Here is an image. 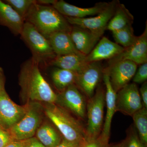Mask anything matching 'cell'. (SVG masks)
Returning a JSON list of instances; mask_svg holds the SVG:
<instances>
[{"label": "cell", "instance_id": "1", "mask_svg": "<svg viewBox=\"0 0 147 147\" xmlns=\"http://www.w3.org/2000/svg\"><path fill=\"white\" fill-rule=\"evenodd\" d=\"M39 66L32 58L22 64L19 76L21 98L26 103H55L57 94L42 76Z\"/></svg>", "mask_w": 147, "mask_h": 147}, {"label": "cell", "instance_id": "2", "mask_svg": "<svg viewBox=\"0 0 147 147\" xmlns=\"http://www.w3.org/2000/svg\"><path fill=\"white\" fill-rule=\"evenodd\" d=\"M32 24L46 38L58 32H69L72 26L65 17L53 6L42 5L36 2L32 6L25 18V22Z\"/></svg>", "mask_w": 147, "mask_h": 147}, {"label": "cell", "instance_id": "3", "mask_svg": "<svg viewBox=\"0 0 147 147\" xmlns=\"http://www.w3.org/2000/svg\"><path fill=\"white\" fill-rule=\"evenodd\" d=\"M44 114L63 139L82 143L86 139V127L80 120L64 108L55 104L43 103Z\"/></svg>", "mask_w": 147, "mask_h": 147}, {"label": "cell", "instance_id": "4", "mask_svg": "<svg viewBox=\"0 0 147 147\" xmlns=\"http://www.w3.org/2000/svg\"><path fill=\"white\" fill-rule=\"evenodd\" d=\"M20 35L30 50L32 59L39 65H48L56 57L48 39L32 24L25 21Z\"/></svg>", "mask_w": 147, "mask_h": 147}, {"label": "cell", "instance_id": "5", "mask_svg": "<svg viewBox=\"0 0 147 147\" xmlns=\"http://www.w3.org/2000/svg\"><path fill=\"white\" fill-rule=\"evenodd\" d=\"M25 105L26 111L24 117L8 130L13 140L33 138L42 123L44 113L42 104L32 101Z\"/></svg>", "mask_w": 147, "mask_h": 147}, {"label": "cell", "instance_id": "6", "mask_svg": "<svg viewBox=\"0 0 147 147\" xmlns=\"http://www.w3.org/2000/svg\"><path fill=\"white\" fill-rule=\"evenodd\" d=\"M105 92L102 88H98L94 95L87 101L86 139H94L99 137L104 123Z\"/></svg>", "mask_w": 147, "mask_h": 147}, {"label": "cell", "instance_id": "7", "mask_svg": "<svg viewBox=\"0 0 147 147\" xmlns=\"http://www.w3.org/2000/svg\"><path fill=\"white\" fill-rule=\"evenodd\" d=\"M86 100L85 96L75 84H73L57 94L55 104L62 107L79 120L86 117Z\"/></svg>", "mask_w": 147, "mask_h": 147}, {"label": "cell", "instance_id": "8", "mask_svg": "<svg viewBox=\"0 0 147 147\" xmlns=\"http://www.w3.org/2000/svg\"><path fill=\"white\" fill-rule=\"evenodd\" d=\"M119 3V1L117 0L108 2V5L104 10L93 17L82 18L65 17L71 26H76L103 35Z\"/></svg>", "mask_w": 147, "mask_h": 147}, {"label": "cell", "instance_id": "9", "mask_svg": "<svg viewBox=\"0 0 147 147\" xmlns=\"http://www.w3.org/2000/svg\"><path fill=\"white\" fill-rule=\"evenodd\" d=\"M104 68L100 62L88 63L77 73L75 85L88 99L94 95L102 78Z\"/></svg>", "mask_w": 147, "mask_h": 147}, {"label": "cell", "instance_id": "10", "mask_svg": "<svg viewBox=\"0 0 147 147\" xmlns=\"http://www.w3.org/2000/svg\"><path fill=\"white\" fill-rule=\"evenodd\" d=\"M143 108L137 84H128L117 93L116 112L126 115H132Z\"/></svg>", "mask_w": 147, "mask_h": 147}, {"label": "cell", "instance_id": "11", "mask_svg": "<svg viewBox=\"0 0 147 147\" xmlns=\"http://www.w3.org/2000/svg\"><path fill=\"white\" fill-rule=\"evenodd\" d=\"M138 65L131 61L124 60L111 64L105 68L116 93L129 84L134 77Z\"/></svg>", "mask_w": 147, "mask_h": 147}, {"label": "cell", "instance_id": "12", "mask_svg": "<svg viewBox=\"0 0 147 147\" xmlns=\"http://www.w3.org/2000/svg\"><path fill=\"white\" fill-rule=\"evenodd\" d=\"M26 111V105L12 101L5 89L0 92V126L8 130L22 119Z\"/></svg>", "mask_w": 147, "mask_h": 147}, {"label": "cell", "instance_id": "13", "mask_svg": "<svg viewBox=\"0 0 147 147\" xmlns=\"http://www.w3.org/2000/svg\"><path fill=\"white\" fill-rule=\"evenodd\" d=\"M147 24L144 32L131 46L125 48L120 55L109 60L108 64L121 61H131L141 65L147 63Z\"/></svg>", "mask_w": 147, "mask_h": 147}, {"label": "cell", "instance_id": "14", "mask_svg": "<svg viewBox=\"0 0 147 147\" xmlns=\"http://www.w3.org/2000/svg\"><path fill=\"white\" fill-rule=\"evenodd\" d=\"M102 79L105 84V102L106 103V115L101 134L99 137L105 145L109 144L111 123L114 114L116 112V99L117 93L115 91L110 83L108 72L104 68Z\"/></svg>", "mask_w": 147, "mask_h": 147}, {"label": "cell", "instance_id": "15", "mask_svg": "<svg viewBox=\"0 0 147 147\" xmlns=\"http://www.w3.org/2000/svg\"><path fill=\"white\" fill-rule=\"evenodd\" d=\"M71 26L69 34L72 42L79 53L86 57L91 53L103 35Z\"/></svg>", "mask_w": 147, "mask_h": 147}, {"label": "cell", "instance_id": "16", "mask_svg": "<svg viewBox=\"0 0 147 147\" xmlns=\"http://www.w3.org/2000/svg\"><path fill=\"white\" fill-rule=\"evenodd\" d=\"M108 4V3L99 2L92 7L83 8L60 0L57 1L53 6L65 17L82 18L97 15L104 10Z\"/></svg>", "mask_w": 147, "mask_h": 147}, {"label": "cell", "instance_id": "17", "mask_svg": "<svg viewBox=\"0 0 147 147\" xmlns=\"http://www.w3.org/2000/svg\"><path fill=\"white\" fill-rule=\"evenodd\" d=\"M123 47L105 36L100 38L94 49L86 57L87 63L100 62L110 60L120 55L124 50Z\"/></svg>", "mask_w": 147, "mask_h": 147}, {"label": "cell", "instance_id": "18", "mask_svg": "<svg viewBox=\"0 0 147 147\" xmlns=\"http://www.w3.org/2000/svg\"><path fill=\"white\" fill-rule=\"evenodd\" d=\"M25 21L10 5L0 0V26L7 28L15 35L21 34Z\"/></svg>", "mask_w": 147, "mask_h": 147}, {"label": "cell", "instance_id": "19", "mask_svg": "<svg viewBox=\"0 0 147 147\" xmlns=\"http://www.w3.org/2000/svg\"><path fill=\"white\" fill-rule=\"evenodd\" d=\"M47 39L56 56L80 53L74 46L69 32L54 33Z\"/></svg>", "mask_w": 147, "mask_h": 147}, {"label": "cell", "instance_id": "20", "mask_svg": "<svg viewBox=\"0 0 147 147\" xmlns=\"http://www.w3.org/2000/svg\"><path fill=\"white\" fill-rule=\"evenodd\" d=\"M87 63L86 56L81 53H74L56 56L48 65L78 73Z\"/></svg>", "mask_w": 147, "mask_h": 147}, {"label": "cell", "instance_id": "21", "mask_svg": "<svg viewBox=\"0 0 147 147\" xmlns=\"http://www.w3.org/2000/svg\"><path fill=\"white\" fill-rule=\"evenodd\" d=\"M36 138L45 147H56L63 137L59 131L48 123H42L36 132Z\"/></svg>", "mask_w": 147, "mask_h": 147}, {"label": "cell", "instance_id": "22", "mask_svg": "<svg viewBox=\"0 0 147 147\" xmlns=\"http://www.w3.org/2000/svg\"><path fill=\"white\" fill-rule=\"evenodd\" d=\"M134 17L123 4L119 3L115 13L107 25L106 30L113 32L132 25Z\"/></svg>", "mask_w": 147, "mask_h": 147}, {"label": "cell", "instance_id": "23", "mask_svg": "<svg viewBox=\"0 0 147 147\" xmlns=\"http://www.w3.org/2000/svg\"><path fill=\"white\" fill-rule=\"evenodd\" d=\"M77 73L63 69L55 67L51 73L52 81L59 92L67 87L75 84Z\"/></svg>", "mask_w": 147, "mask_h": 147}, {"label": "cell", "instance_id": "24", "mask_svg": "<svg viewBox=\"0 0 147 147\" xmlns=\"http://www.w3.org/2000/svg\"><path fill=\"white\" fill-rule=\"evenodd\" d=\"M112 33L116 43L124 48L132 45L138 38L134 34L132 25H129L119 30L112 32Z\"/></svg>", "mask_w": 147, "mask_h": 147}, {"label": "cell", "instance_id": "25", "mask_svg": "<svg viewBox=\"0 0 147 147\" xmlns=\"http://www.w3.org/2000/svg\"><path fill=\"white\" fill-rule=\"evenodd\" d=\"M134 125L139 139L147 145V110L143 108L132 115Z\"/></svg>", "mask_w": 147, "mask_h": 147}, {"label": "cell", "instance_id": "26", "mask_svg": "<svg viewBox=\"0 0 147 147\" xmlns=\"http://www.w3.org/2000/svg\"><path fill=\"white\" fill-rule=\"evenodd\" d=\"M25 21V18L32 6L36 2L35 0H5Z\"/></svg>", "mask_w": 147, "mask_h": 147}, {"label": "cell", "instance_id": "27", "mask_svg": "<svg viewBox=\"0 0 147 147\" xmlns=\"http://www.w3.org/2000/svg\"><path fill=\"white\" fill-rule=\"evenodd\" d=\"M128 135L125 140V147H147L139 139L137 130L131 129L129 132Z\"/></svg>", "mask_w": 147, "mask_h": 147}, {"label": "cell", "instance_id": "28", "mask_svg": "<svg viewBox=\"0 0 147 147\" xmlns=\"http://www.w3.org/2000/svg\"><path fill=\"white\" fill-rule=\"evenodd\" d=\"M147 80V63H146L140 65L133 77V82L135 84H141L146 82Z\"/></svg>", "mask_w": 147, "mask_h": 147}, {"label": "cell", "instance_id": "29", "mask_svg": "<svg viewBox=\"0 0 147 147\" xmlns=\"http://www.w3.org/2000/svg\"><path fill=\"white\" fill-rule=\"evenodd\" d=\"M13 141L8 130L0 126V147H5Z\"/></svg>", "mask_w": 147, "mask_h": 147}, {"label": "cell", "instance_id": "30", "mask_svg": "<svg viewBox=\"0 0 147 147\" xmlns=\"http://www.w3.org/2000/svg\"><path fill=\"white\" fill-rule=\"evenodd\" d=\"M108 145H105L99 137L96 139H85L80 147H106Z\"/></svg>", "mask_w": 147, "mask_h": 147}, {"label": "cell", "instance_id": "31", "mask_svg": "<svg viewBox=\"0 0 147 147\" xmlns=\"http://www.w3.org/2000/svg\"><path fill=\"white\" fill-rule=\"evenodd\" d=\"M33 138L26 140H13L5 147H28L31 143Z\"/></svg>", "mask_w": 147, "mask_h": 147}, {"label": "cell", "instance_id": "32", "mask_svg": "<svg viewBox=\"0 0 147 147\" xmlns=\"http://www.w3.org/2000/svg\"><path fill=\"white\" fill-rule=\"evenodd\" d=\"M139 94L143 108L147 110V82L143 83L139 89Z\"/></svg>", "mask_w": 147, "mask_h": 147}, {"label": "cell", "instance_id": "33", "mask_svg": "<svg viewBox=\"0 0 147 147\" xmlns=\"http://www.w3.org/2000/svg\"><path fill=\"white\" fill-rule=\"evenodd\" d=\"M82 143L70 142L63 138L60 143L56 147H80Z\"/></svg>", "mask_w": 147, "mask_h": 147}, {"label": "cell", "instance_id": "34", "mask_svg": "<svg viewBox=\"0 0 147 147\" xmlns=\"http://www.w3.org/2000/svg\"><path fill=\"white\" fill-rule=\"evenodd\" d=\"M5 79L2 68L0 66V92L5 89Z\"/></svg>", "mask_w": 147, "mask_h": 147}, {"label": "cell", "instance_id": "35", "mask_svg": "<svg viewBox=\"0 0 147 147\" xmlns=\"http://www.w3.org/2000/svg\"><path fill=\"white\" fill-rule=\"evenodd\" d=\"M57 1L56 0H38L36 1V3L42 5L53 6Z\"/></svg>", "mask_w": 147, "mask_h": 147}, {"label": "cell", "instance_id": "36", "mask_svg": "<svg viewBox=\"0 0 147 147\" xmlns=\"http://www.w3.org/2000/svg\"><path fill=\"white\" fill-rule=\"evenodd\" d=\"M28 147H45L36 138L33 137L31 143Z\"/></svg>", "mask_w": 147, "mask_h": 147}, {"label": "cell", "instance_id": "37", "mask_svg": "<svg viewBox=\"0 0 147 147\" xmlns=\"http://www.w3.org/2000/svg\"><path fill=\"white\" fill-rule=\"evenodd\" d=\"M125 144H126V140H124L123 141L113 145H109L106 147H125Z\"/></svg>", "mask_w": 147, "mask_h": 147}]
</instances>
